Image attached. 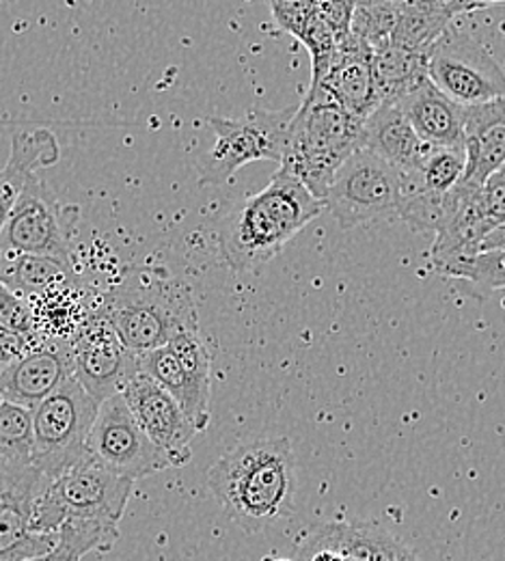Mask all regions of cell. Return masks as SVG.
<instances>
[{
	"label": "cell",
	"mask_w": 505,
	"mask_h": 561,
	"mask_svg": "<svg viewBox=\"0 0 505 561\" xmlns=\"http://www.w3.org/2000/svg\"><path fill=\"white\" fill-rule=\"evenodd\" d=\"M311 87L324 89L340 106L365 122L380 106L371 46L353 33L344 37L333 64Z\"/></svg>",
	"instance_id": "cell-17"
},
{
	"label": "cell",
	"mask_w": 505,
	"mask_h": 561,
	"mask_svg": "<svg viewBox=\"0 0 505 561\" xmlns=\"http://www.w3.org/2000/svg\"><path fill=\"white\" fill-rule=\"evenodd\" d=\"M415 133L431 147L464 149L467 108L447 98L431 78L398 100Z\"/></svg>",
	"instance_id": "cell-19"
},
{
	"label": "cell",
	"mask_w": 505,
	"mask_h": 561,
	"mask_svg": "<svg viewBox=\"0 0 505 561\" xmlns=\"http://www.w3.org/2000/svg\"><path fill=\"white\" fill-rule=\"evenodd\" d=\"M495 4H505V0H451V2H449L454 15L469 13V11H475V9L495 7Z\"/></svg>",
	"instance_id": "cell-35"
},
{
	"label": "cell",
	"mask_w": 505,
	"mask_h": 561,
	"mask_svg": "<svg viewBox=\"0 0 505 561\" xmlns=\"http://www.w3.org/2000/svg\"><path fill=\"white\" fill-rule=\"evenodd\" d=\"M322 211L324 202L279 169L262 193L225 218L218 233L222 260L236 273H257Z\"/></svg>",
	"instance_id": "cell-2"
},
{
	"label": "cell",
	"mask_w": 505,
	"mask_h": 561,
	"mask_svg": "<svg viewBox=\"0 0 505 561\" xmlns=\"http://www.w3.org/2000/svg\"><path fill=\"white\" fill-rule=\"evenodd\" d=\"M298 42L307 48V53L311 57V84L320 82L322 76L329 70V66L333 64L335 55H337L340 37L335 35V31L320 15H315L307 24V28L298 37Z\"/></svg>",
	"instance_id": "cell-29"
},
{
	"label": "cell",
	"mask_w": 505,
	"mask_h": 561,
	"mask_svg": "<svg viewBox=\"0 0 505 561\" xmlns=\"http://www.w3.org/2000/svg\"><path fill=\"white\" fill-rule=\"evenodd\" d=\"M0 283L11 291L35 298L78 283L72 260L28 253H0Z\"/></svg>",
	"instance_id": "cell-22"
},
{
	"label": "cell",
	"mask_w": 505,
	"mask_h": 561,
	"mask_svg": "<svg viewBox=\"0 0 505 561\" xmlns=\"http://www.w3.org/2000/svg\"><path fill=\"white\" fill-rule=\"evenodd\" d=\"M100 307L124 344L137 354L162 348L184 333H199L193 289L156 268H137L102 291Z\"/></svg>",
	"instance_id": "cell-3"
},
{
	"label": "cell",
	"mask_w": 505,
	"mask_h": 561,
	"mask_svg": "<svg viewBox=\"0 0 505 561\" xmlns=\"http://www.w3.org/2000/svg\"><path fill=\"white\" fill-rule=\"evenodd\" d=\"M447 279L469 280L484 291L505 289V251H484L451 268Z\"/></svg>",
	"instance_id": "cell-28"
},
{
	"label": "cell",
	"mask_w": 505,
	"mask_h": 561,
	"mask_svg": "<svg viewBox=\"0 0 505 561\" xmlns=\"http://www.w3.org/2000/svg\"><path fill=\"white\" fill-rule=\"evenodd\" d=\"M409 561H420V560H417V558H413V560H409Z\"/></svg>",
	"instance_id": "cell-40"
},
{
	"label": "cell",
	"mask_w": 505,
	"mask_h": 561,
	"mask_svg": "<svg viewBox=\"0 0 505 561\" xmlns=\"http://www.w3.org/2000/svg\"><path fill=\"white\" fill-rule=\"evenodd\" d=\"M222 514L244 534H260L294 512L296 456L288 438H253L222 454L208 471Z\"/></svg>",
	"instance_id": "cell-1"
},
{
	"label": "cell",
	"mask_w": 505,
	"mask_h": 561,
	"mask_svg": "<svg viewBox=\"0 0 505 561\" xmlns=\"http://www.w3.org/2000/svg\"><path fill=\"white\" fill-rule=\"evenodd\" d=\"M100 402L76 380H66L33 409V465L48 480L68 473L91 458L89 436Z\"/></svg>",
	"instance_id": "cell-6"
},
{
	"label": "cell",
	"mask_w": 505,
	"mask_h": 561,
	"mask_svg": "<svg viewBox=\"0 0 505 561\" xmlns=\"http://www.w3.org/2000/svg\"><path fill=\"white\" fill-rule=\"evenodd\" d=\"M266 561H300V560H286V558H279V560H266Z\"/></svg>",
	"instance_id": "cell-38"
},
{
	"label": "cell",
	"mask_w": 505,
	"mask_h": 561,
	"mask_svg": "<svg viewBox=\"0 0 505 561\" xmlns=\"http://www.w3.org/2000/svg\"><path fill=\"white\" fill-rule=\"evenodd\" d=\"M484 251H505V225L495 227V229L489 233V238H486L484 244H482V253H484Z\"/></svg>",
	"instance_id": "cell-36"
},
{
	"label": "cell",
	"mask_w": 505,
	"mask_h": 561,
	"mask_svg": "<svg viewBox=\"0 0 505 561\" xmlns=\"http://www.w3.org/2000/svg\"><path fill=\"white\" fill-rule=\"evenodd\" d=\"M78 220L76 208H66L42 178H31L2 233L0 253L53 255L72 260L70 238Z\"/></svg>",
	"instance_id": "cell-11"
},
{
	"label": "cell",
	"mask_w": 505,
	"mask_h": 561,
	"mask_svg": "<svg viewBox=\"0 0 505 561\" xmlns=\"http://www.w3.org/2000/svg\"><path fill=\"white\" fill-rule=\"evenodd\" d=\"M0 327L20 335L35 333V316L28 298L11 291L0 283Z\"/></svg>",
	"instance_id": "cell-30"
},
{
	"label": "cell",
	"mask_w": 505,
	"mask_h": 561,
	"mask_svg": "<svg viewBox=\"0 0 505 561\" xmlns=\"http://www.w3.org/2000/svg\"><path fill=\"white\" fill-rule=\"evenodd\" d=\"M35 449V427L33 409L13 402H2L0 407V458L11 462L33 465Z\"/></svg>",
	"instance_id": "cell-26"
},
{
	"label": "cell",
	"mask_w": 505,
	"mask_h": 561,
	"mask_svg": "<svg viewBox=\"0 0 505 561\" xmlns=\"http://www.w3.org/2000/svg\"><path fill=\"white\" fill-rule=\"evenodd\" d=\"M326 529L346 561H409L415 558L378 525L333 523L326 525Z\"/></svg>",
	"instance_id": "cell-24"
},
{
	"label": "cell",
	"mask_w": 505,
	"mask_h": 561,
	"mask_svg": "<svg viewBox=\"0 0 505 561\" xmlns=\"http://www.w3.org/2000/svg\"><path fill=\"white\" fill-rule=\"evenodd\" d=\"M404 195L406 173L363 147L337 171L324 197V210L348 231L363 222L400 218Z\"/></svg>",
	"instance_id": "cell-8"
},
{
	"label": "cell",
	"mask_w": 505,
	"mask_h": 561,
	"mask_svg": "<svg viewBox=\"0 0 505 561\" xmlns=\"http://www.w3.org/2000/svg\"><path fill=\"white\" fill-rule=\"evenodd\" d=\"M133 491L135 480L117 476L89 458L48 482L35 505L33 529L37 534H59L70 520L117 527Z\"/></svg>",
	"instance_id": "cell-5"
},
{
	"label": "cell",
	"mask_w": 505,
	"mask_h": 561,
	"mask_svg": "<svg viewBox=\"0 0 505 561\" xmlns=\"http://www.w3.org/2000/svg\"><path fill=\"white\" fill-rule=\"evenodd\" d=\"M454 18L451 7L440 0L400 4L391 44L431 57L436 42L445 35Z\"/></svg>",
	"instance_id": "cell-23"
},
{
	"label": "cell",
	"mask_w": 505,
	"mask_h": 561,
	"mask_svg": "<svg viewBox=\"0 0 505 561\" xmlns=\"http://www.w3.org/2000/svg\"><path fill=\"white\" fill-rule=\"evenodd\" d=\"M296 108H251L240 117H210L215 142L197 160L204 184H227L233 173L251 162L284 160L288 128Z\"/></svg>",
	"instance_id": "cell-7"
},
{
	"label": "cell",
	"mask_w": 505,
	"mask_h": 561,
	"mask_svg": "<svg viewBox=\"0 0 505 561\" xmlns=\"http://www.w3.org/2000/svg\"><path fill=\"white\" fill-rule=\"evenodd\" d=\"M389 2H395V4H413V2H426V0H389ZM440 2H451V0H440Z\"/></svg>",
	"instance_id": "cell-37"
},
{
	"label": "cell",
	"mask_w": 505,
	"mask_h": 561,
	"mask_svg": "<svg viewBox=\"0 0 505 561\" xmlns=\"http://www.w3.org/2000/svg\"><path fill=\"white\" fill-rule=\"evenodd\" d=\"M145 376L169 391L204 432L213 417V354L202 333H184L171 344L139 354Z\"/></svg>",
	"instance_id": "cell-10"
},
{
	"label": "cell",
	"mask_w": 505,
	"mask_h": 561,
	"mask_svg": "<svg viewBox=\"0 0 505 561\" xmlns=\"http://www.w3.org/2000/svg\"><path fill=\"white\" fill-rule=\"evenodd\" d=\"M59 156V142L50 130H20L13 135L9 160L0 169V233L28 180L37 175V169L55 164Z\"/></svg>",
	"instance_id": "cell-21"
},
{
	"label": "cell",
	"mask_w": 505,
	"mask_h": 561,
	"mask_svg": "<svg viewBox=\"0 0 505 561\" xmlns=\"http://www.w3.org/2000/svg\"><path fill=\"white\" fill-rule=\"evenodd\" d=\"M428 78L464 108L505 98V71L493 55L473 35L451 26L428 57Z\"/></svg>",
	"instance_id": "cell-9"
},
{
	"label": "cell",
	"mask_w": 505,
	"mask_h": 561,
	"mask_svg": "<svg viewBox=\"0 0 505 561\" xmlns=\"http://www.w3.org/2000/svg\"><path fill=\"white\" fill-rule=\"evenodd\" d=\"M502 171H504V173H505V164H504V169H502Z\"/></svg>",
	"instance_id": "cell-41"
},
{
	"label": "cell",
	"mask_w": 505,
	"mask_h": 561,
	"mask_svg": "<svg viewBox=\"0 0 505 561\" xmlns=\"http://www.w3.org/2000/svg\"><path fill=\"white\" fill-rule=\"evenodd\" d=\"M72 376V342L33 333L26 351L0 369V396L4 402L35 409Z\"/></svg>",
	"instance_id": "cell-15"
},
{
	"label": "cell",
	"mask_w": 505,
	"mask_h": 561,
	"mask_svg": "<svg viewBox=\"0 0 505 561\" xmlns=\"http://www.w3.org/2000/svg\"><path fill=\"white\" fill-rule=\"evenodd\" d=\"M2 402H4V400H2V396H0V407H2Z\"/></svg>",
	"instance_id": "cell-39"
},
{
	"label": "cell",
	"mask_w": 505,
	"mask_h": 561,
	"mask_svg": "<svg viewBox=\"0 0 505 561\" xmlns=\"http://www.w3.org/2000/svg\"><path fill=\"white\" fill-rule=\"evenodd\" d=\"M87 553L89 549L80 540L73 542V536L70 534H59V547L53 553L28 561H80Z\"/></svg>",
	"instance_id": "cell-34"
},
{
	"label": "cell",
	"mask_w": 505,
	"mask_h": 561,
	"mask_svg": "<svg viewBox=\"0 0 505 561\" xmlns=\"http://www.w3.org/2000/svg\"><path fill=\"white\" fill-rule=\"evenodd\" d=\"M374 73L380 102H398L428 78V55L382 46L374 50Z\"/></svg>",
	"instance_id": "cell-25"
},
{
	"label": "cell",
	"mask_w": 505,
	"mask_h": 561,
	"mask_svg": "<svg viewBox=\"0 0 505 561\" xmlns=\"http://www.w3.org/2000/svg\"><path fill=\"white\" fill-rule=\"evenodd\" d=\"M365 149L406 175H415L433 151V147L415 133L398 102H380V106L365 119Z\"/></svg>",
	"instance_id": "cell-20"
},
{
	"label": "cell",
	"mask_w": 505,
	"mask_h": 561,
	"mask_svg": "<svg viewBox=\"0 0 505 561\" xmlns=\"http://www.w3.org/2000/svg\"><path fill=\"white\" fill-rule=\"evenodd\" d=\"M482 204L489 214L491 222L495 227L505 225V173H495L484 186H482Z\"/></svg>",
	"instance_id": "cell-33"
},
{
	"label": "cell",
	"mask_w": 505,
	"mask_h": 561,
	"mask_svg": "<svg viewBox=\"0 0 505 561\" xmlns=\"http://www.w3.org/2000/svg\"><path fill=\"white\" fill-rule=\"evenodd\" d=\"M273 18L282 31L300 37L307 24L318 15L315 0H268Z\"/></svg>",
	"instance_id": "cell-31"
},
{
	"label": "cell",
	"mask_w": 505,
	"mask_h": 561,
	"mask_svg": "<svg viewBox=\"0 0 505 561\" xmlns=\"http://www.w3.org/2000/svg\"><path fill=\"white\" fill-rule=\"evenodd\" d=\"M318 15L335 31L340 42L351 35L355 18V0H315Z\"/></svg>",
	"instance_id": "cell-32"
},
{
	"label": "cell",
	"mask_w": 505,
	"mask_h": 561,
	"mask_svg": "<svg viewBox=\"0 0 505 561\" xmlns=\"http://www.w3.org/2000/svg\"><path fill=\"white\" fill-rule=\"evenodd\" d=\"M462 186L482 188L505 164V98L467 108Z\"/></svg>",
	"instance_id": "cell-18"
},
{
	"label": "cell",
	"mask_w": 505,
	"mask_h": 561,
	"mask_svg": "<svg viewBox=\"0 0 505 561\" xmlns=\"http://www.w3.org/2000/svg\"><path fill=\"white\" fill-rule=\"evenodd\" d=\"M365 147V122L340 106L324 89L309 87L289 122L279 169L296 175L324 202L342 164Z\"/></svg>",
	"instance_id": "cell-4"
},
{
	"label": "cell",
	"mask_w": 505,
	"mask_h": 561,
	"mask_svg": "<svg viewBox=\"0 0 505 561\" xmlns=\"http://www.w3.org/2000/svg\"><path fill=\"white\" fill-rule=\"evenodd\" d=\"M73 378L102 404L124 393L130 380L141 374L139 354L117 335L102 307L73 335Z\"/></svg>",
	"instance_id": "cell-14"
},
{
	"label": "cell",
	"mask_w": 505,
	"mask_h": 561,
	"mask_svg": "<svg viewBox=\"0 0 505 561\" xmlns=\"http://www.w3.org/2000/svg\"><path fill=\"white\" fill-rule=\"evenodd\" d=\"M124 398L145 434L167 456L169 465L175 469L186 467L193 460V440L199 430L180 402L144 371L130 380Z\"/></svg>",
	"instance_id": "cell-16"
},
{
	"label": "cell",
	"mask_w": 505,
	"mask_h": 561,
	"mask_svg": "<svg viewBox=\"0 0 505 561\" xmlns=\"http://www.w3.org/2000/svg\"><path fill=\"white\" fill-rule=\"evenodd\" d=\"M467 171V151L464 149H447V147H433L424 167L411 175L422 188L447 195L451 193L464 178Z\"/></svg>",
	"instance_id": "cell-27"
},
{
	"label": "cell",
	"mask_w": 505,
	"mask_h": 561,
	"mask_svg": "<svg viewBox=\"0 0 505 561\" xmlns=\"http://www.w3.org/2000/svg\"><path fill=\"white\" fill-rule=\"evenodd\" d=\"M48 478L35 465L0 458V561L44 558L59 547V534H37L33 514Z\"/></svg>",
	"instance_id": "cell-12"
},
{
	"label": "cell",
	"mask_w": 505,
	"mask_h": 561,
	"mask_svg": "<svg viewBox=\"0 0 505 561\" xmlns=\"http://www.w3.org/2000/svg\"><path fill=\"white\" fill-rule=\"evenodd\" d=\"M89 454L108 471L135 482L171 467L167 456L145 434L124 393L100 404L89 436Z\"/></svg>",
	"instance_id": "cell-13"
}]
</instances>
